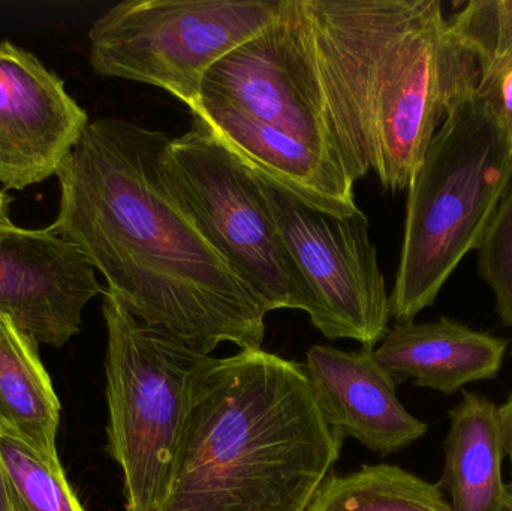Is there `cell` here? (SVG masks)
Segmentation results:
<instances>
[{
	"mask_svg": "<svg viewBox=\"0 0 512 511\" xmlns=\"http://www.w3.org/2000/svg\"><path fill=\"white\" fill-rule=\"evenodd\" d=\"M86 110L38 57L0 42V186L23 191L56 176L89 125Z\"/></svg>",
	"mask_w": 512,
	"mask_h": 511,
	"instance_id": "9",
	"label": "cell"
},
{
	"mask_svg": "<svg viewBox=\"0 0 512 511\" xmlns=\"http://www.w3.org/2000/svg\"><path fill=\"white\" fill-rule=\"evenodd\" d=\"M282 0H129L89 32L90 65L107 78L165 90L191 108L207 72L264 32Z\"/></svg>",
	"mask_w": 512,
	"mask_h": 511,
	"instance_id": "6",
	"label": "cell"
},
{
	"mask_svg": "<svg viewBox=\"0 0 512 511\" xmlns=\"http://www.w3.org/2000/svg\"><path fill=\"white\" fill-rule=\"evenodd\" d=\"M322 416L340 437L381 456L393 455L429 431L397 398L396 380L372 350L313 345L304 365Z\"/></svg>",
	"mask_w": 512,
	"mask_h": 511,
	"instance_id": "11",
	"label": "cell"
},
{
	"mask_svg": "<svg viewBox=\"0 0 512 511\" xmlns=\"http://www.w3.org/2000/svg\"><path fill=\"white\" fill-rule=\"evenodd\" d=\"M343 440L304 365L261 348L204 356L161 511H306Z\"/></svg>",
	"mask_w": 512,
	"mask_h": 511,
	"instance_id": "3",
	"label": "cell"
},
{
	"mask_svg": "<svg viewBox=\"0 0 512 511\" xmlns=\"http://www.w3.org/2000/svg\"><path fill=\"white\" fill-rule=\"evenodd\" d=\"M504 511H512V494L508 489L505 492Z\"/></svg>",
	"mask_w": 512,
	"mask_h": 511,
	"instance_id": "25",
	"label": "cell"
},
{
	"mask_svg": "<svg viewBox=\"0 0 512 511\" xmlns=\"http://www.w3.org/2000/svg\"><path fill=\"white\" fill-rule=\"evenodd\" d=\"M0 511H14L12 507L11 491H9L8 476L0 455Z\"/></svg>",
	"mask_w": 512,
	"mask_h": 511,
	"instance_id": "23",
	"label": "cell"
},
{
	"mask_svg": "<svg viewBox=\"0 0 512 511\" xmlns=\"http://www.w3.org/2000/svg\"><path fill=\"white\" fill-rule=\"evenodd\" d=\"M189 111L194 120L268 185L327 215L346 218L361 212L355 201L354 180L309 144L234 108L203 98Z\"/></svg>",
	"mask_w": 512,
	"mask_h": 511,
	"instance_id": "12",
	"label": "cell"
},
{
	"mask_svg": "<svg viewBox=\"0 0 512 511\" xmlns=\"http://www.w3.org/2000/svg\"><path fill=\"white\" fill-rule=\"evenodd\" d=\"M108 453L123 474L125 511H161L203 354L131 314L105 290Z\"/></svg>",
	"mask_w": 512,
	"mask_h": 511,
	"instance_id": "5",
	"label": "cell"
},
{
	"mask_svg": "<svg viewBox=\"0 0 512 511\" xmlns=\"http://www.w3.org/2000/svg\"><path fill=\"white\" fill-rule=\"evenodd\" d=\"M512 176V141L477 93L450 108L412 179L391 318L414 323L475 251Z\"/></svg>",
	"mask_w": 512,
	"mask_h": 511,
	"instance_id": "4",
	"label": "cell"
},
{
	"mask_svg": "<svg viewBox=\"0 0 512 511\" xmlns=\"http://www.w3.org/2000/svg\"><path fill=\"white\" fill-rule=\"evenodd\" d=\"M12 198L0 188V224H11L9 218V206H11Z\"/></svg>",
	"mask_w": 512,
	"mask_h": 511,
	"instance_id": "24",
	"label": "cell"
},
{
	"mask_svg": "<svg viewBox=\"0 0 512 511\" xmlns=\"http://www.w3.org/2000/svg\"><path fill=\"white\" fill-rule=\"evenodd\" d=\"M501 410V425L502 435H504L505 452H507L508 459L511 465V483L507 485L508 491L512 494V395L508 399L504 407H499Z\"/></svg>",
	"mask_w": 512,
	"mask_h": 511,
	"instance_id": "22",
	"label": "cell"
},
{
	"mask_svg": "<svg viewBox=\"0 0 512 511\" xmlns=\"http://www.w3.org/2000/svg\"><path fill=\"white\" fill-rule=\"evenodd\" d=\"M475 251L478 272L495 294L496 312L512 329V176Z\"/></svg>",
	"mask_w": 512,
	"mask_h": 511,
	"instance_id": "20",
	"label": "cell"
},
{
	"mask_svg": "<svg viewBox=\"0 0 512 511\" xmlns=\"http://www.w3.org/2000/svg\"><path fill=\"white\" fill-rule=\"evenodd\" d=\"M165 132L93 120L57 171L50 230L77 248L134 317L209 356L259 350L268 314L195 221L171 173Z\"/></svg>",
	"mask_w": 512,
	"mask_h": 511,
	"instance_id": "1",
	"label": "cell"
},
{
	"mask_svg": "<svg viewBox=\"0 0 512 511\" xmlns=\"http://www.w3.org/2000/svg\"><path fill=\"white\" fill-rule=\"evenodd\" d=\"M448 27L474 54L481 74L512 57V0H472L448 21Z\"/></svg>",
	"mask_w": 512,
	"mask_h": 511,
	"instance_id": "19",
	"label": "cell"
},
{
	"mask_svg": "<svg viewBox=\"0 0 512 511\" xmlns=\"http://www.w3.org/2000/svg\"><path fill=\"white\" fill-rule=\"evenodd\" d=\"M270 30L354 183L375 171L409 189L439 122L480 83L439 0H282Z\"/></svg>",
	"mask_w": 512,
	"mask_h": 511,
	"instance_id": "2",
	"label": "cell"
},
{
	"mask_svg": "<svg viewBox=\"0 0 512 511\" xmlns=\"http://www.w3.org/2000/svg\"><path fill=\"white\" fill-rule=\"evenodd\" d=\"M306 511H454L442 488L396 465L331 473Z\"/></svg>",
	"mask_w": 512,
	"mask_h": 511,
	"instance_id": "17",
	"label": "cell"
},
{
	"mask_svg": "<svg viewBox=\"0 0 512 511\" xmlns=\"http://www.w3.org/2000/svg\"><path fill=\"white\" fill-rule=\"evenodd\" d=\"M38 345L0 312V434L12 435L45 461L60 464V404Z\"/></svg>",
	"mask_w": 512,
	"mask_h": 511,
	"instance_id": "16",
	"label": "cell"
},
{
	"mask_svg": "<svg viewBox=\"0 0 512 511\" xmlns=\"http://www.w3.org/2000/svg\"><path fill=\"white\" fill-rule=\"evenodd\" d=\"M0 455L14 511H86L66 480L62 464L45 461L12 435L0 434Z\"/></svg>",
	"mask_w": 512,
	"mask_h": 511,
	"instance_id": "18",
	"label": "cell"
},
{
	"mask_svg": "<svg viewBox=\"0 0 512 511\" xmlns=\"http://www.w3.org/2000/svg\"><path fill=\"white\" fill-rule=\"evenodd\" d=\"M444 449L439 486L450 494L454 511H504L507 452L498 405L465 390L462 402L450 411Z\"/></svg>",
	"mask_w": 512,
	"mask_h": 511,
	"instance_id": "15",
	"label": "cell"
},
{
	"mask_svg": "<svg viewBox=\"0 0 512 511\" xmlns=\"http://www.w3.org/2000/svg\"><path fill=\"white\" fill-rule=\"evenodd\" d=\"M270 26L207 72L201 98L268 123L309 144L342 168L330 131L295 87Z\"/></svg>",
	"mask_w": 512,
	"mask_h": 511,
	"instance_id": "13",
	"label": "cell"
},
{
	"mask_svg": "<svg viewBox=\"0 0 512 511\" xmlns=\"http://www.w3.org/2000/svg\"><path fill=\"white\" fill-rule=\"evenodd\" d=\"M104 293L95 267L50 228L0 224V312L38 344L62 347Z\"/></svg>",
	"mask_w": 512,
	"mask_h": 511,
	"instance_id": "10",
	"label": "cell"
},
{
	"mask_svg": "<svg viewBox=\"0 0 512 511\" xmlns=\"http://www.w3.org/2000/svg\"><path fill=\"white\" fill-rule=\"evenodd\" d=\"M255 177L306 291L312 326L373 351L390 330L391 302L367 216L318 212Z\"/></svg>",
	"mask_w": 512,
	"mask_h": 511,
	"instance_id": "8",
	"label": "cell"
},
{
	"mask_svg": "<svg viewBox=\"0 0 512 511\" xmlns=\"http://www.w3.org/2000/svg\"><path fill=\"white\" fill-rule=\"evenodd\" d=\"M477 95L512 141V57L481 74Z\"/></svg>",
	"mask_w": 512,
	"mask_h": 511,
	"instance_id": "21",
	"label": "cell"
},
{
	"mask_svg": "<svg viewBox=\"0 0 512 511\" xmlns=\"http://www.w3.org/2000/svg\"><path fill=\"white\" fill-rule=\"evenodd\" d=\"M507 348V339L442 317L396 324L373 353L396 383L412 380L415 386L453 395L466 384L495 378Z\"/></svg>",
	"mask_w": 512,
	"mask_h": 511,
	"instance_id": "14",
	"label": "cell"
},
{
	"mask_svg": "<svg viewBox=\"0 0 512 511\" xmlns=\"http://www.w3.org/2000/svg\"><path fill=\"white\" fill-rule=\"evenodd\" d=\"M168 162L201 231L267 311L306 312V291L255 174L197 120L171 140Z\"/></svg>",
	"mask_w": 512,
	"mask_h": 511,
	"instance_id": "7",
	"label": "cell"
}]
</instances>
